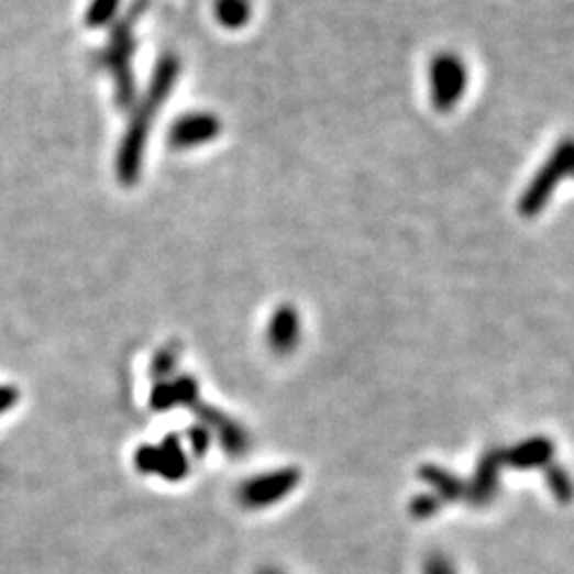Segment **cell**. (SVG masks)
Listing matches in <instances>:
<instances>
[{
    "label": "cell",
    "mask_w": 574,
    "mask_h": 574,
    "mask_svg": "<svg viewBox=\"0 0 574 574\" xmlns=\"http://www.w3.org/2000/svg\"><path fill=\"white\" fill-rule=\"evenodd\" d=\"M573 170V143L566 139L562 145L553 150V154L542 164L537 177L530 181V186L523 191L519 200V213L523 218L539 216L544 205L551 200L553 191L571 175Z\"/></svg>",
    "instance_id": "6da1fadb"
},
{
    "label": "cell",
    "mask_w": 574,
    "mask_h": 574,
    "mask_svg": "<svg viewBox=\"0 0 574 574\" xmlns=\"http://www.w3.org/2000/svg\"><path fill=\"white\" fill-rule=\"evenodd\" d=\"M468 70L453 54H439L430 64V98L437 111L446 113L466 95Z\"/></svg>",
    "instance_id": "7a4b0ae2"
},
{
    "label": "cell",
    "mask_w": 574,
    "mask_h": 574,
    "mask_svg": "<svg viewBox=\"0 0 574 574\" xmlns=\"http://www.w3.org/2000/svg\"><path fill=\"white\" fill-rule=\"evenodd\" d=\"M222 132V122L213 113L196 111L179 118L170 128V145L177 150H196L211 143Z\"/></svg>",
    "instance_id": "3957f363"
},
{
    "label": "cell",
    "mask_w": 574,
    "mask_h": 574,
    "mask_svg": "<svg viewBox=\"0 0 574 574\" xmlns=\"http://www.w3.org/2000/svg\"><path fill=\"white\" fill-rule=\"evenodd\" d=\"M216 18L223 29L239 31L252 18L250 0H216Z\"/></svg>",
    "instance_id": "277c9868"
},
{
    "label": "cell",
    "mask_w": 574,
    "mask_h": 574,
    "mask_svg": "<svg viewBox=\"0 0 574 574\" xmlns=\"http://www.w3.org/2000/svg\"><path fill=\"white\" fill-rule=\"evenodd\" d=\"M298 336V319L294 309L284 307L271 323V341L277 350H287Z\"/></svg>",
    "instance_id": "5b68a950"
},
{
    "label": "cell",
    "mask_w": 574,
    "mask_h": 574,
    "mask_svg": "<svg viewBox=\"0 0 574 574\" xmlns=\"http://www.w3.org/2000/svg\"><path fill=\"white\" fill-rule=\"evenodd\" d=\"M268 483H255L250 485V489L245 492V498L254 505H264L268 500H275V496H279L282 492H287V487L294 483L289 475H279L275 478H266Z\"/></svg>",
    "instance_id": "8992f818"
}]
</instances>
